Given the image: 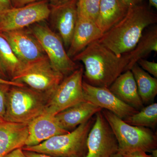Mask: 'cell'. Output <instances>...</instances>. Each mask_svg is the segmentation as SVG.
<instances>
[{
    "instance_id": "5bb4252c",
    "label": "cell",
    "mask_w": 157,
    "mask_h": 157,
    "mask_svg": "<svg viewBox=\"0 0 157 157\" xmlns=\"http://www.w3.org/2000/svg\"><path fill=\"white\" fill-rule=\"evenodd\" d=\"M28 136L25 146L37 145L51 137L69 132L59 125L55 116L44 112L28 125Z\"/></svg>"
},
{
    "instance_id": "d4e9b609",
    "label": "cell",
    "mask_w": 157,
    "mask_h": 157,
    "mask_svg": "<svg viewBox=\"0 0 157 157\" xmlns=\"http://www.w3.org/2000/svg\"><path fill=\"white\" fill-rule=\"evenodd\" d=\"M11 86L9 85L0 83V119L3 121L6 114L8 93Z\"/></svg>"
},
{
    "instance_id": "44dd1931",
    "label": "cell",
    "mask_w": 157,
    "mask_h": 157,
    "mask_svg": "<svg viewBox=\"0 0 157 157\" xmlns=\"http://www.w3.org/2000/svg\"><path fill=\"white\" fill-rule=\"evenodd\" d=\"M143 104L154 100L157 94V79L144 70L137 63L131 69Z\"/></svg>"
},
{
    "instance_id": "8d00e7d4",
    "label": "cell",
    "mask_w": 157,
    "mask_h": 157,
    "mask_svg": "<svg viewBox=\"0 0 157 157\" xmlns=\"http://www.w3.org/2000/svg\"><path fill=\"white\" fill-rule=\"evenodd\" d=\"M111 157H124V156L121 153L118 152L117 153L113 155Z\"/></svg>"
},
{
    "instance_id": "836d02e7",
    "label": "cell",
    "mask_w": 157,
    "mask_h": 157,
    "mask_svg": "<svg viewBox=\"0 0 157 157\" xmlns=\"http://www.w3.org/2000/svg\"><path fill=\"white\" fill-rule=\"evenodd\" d=\"M8 74L6 73V70H5L2 65L0 62V77L4 79H8Z\"/></svg>"
},
{
    "instance_id": "277c9868",
    "label": "cell",
    "mask_w": 157,
    "mask_h": 157,
    "mask_svg": "<svg viewBox=\"0 0 157 157\" xmlns=\"http://www.w3.org/2000/svg\"><path fill=\"white\" fill-rule=\"evenodd\" d=\"M49 98L26 86H11L4 121L28 124L45 112Z\"/></svg>"
},
{
    "instance_id": "d6986e66",
    "label": "cell",
    "mask_w": 157,
    "mask_h": 157,
    "mask_svg": "<svg viewBox=\"0 0 157 157\" xmlns=\"http://www.w3.org/2000/svg\"><path fill=\"white\" fill-rule=\"evenodd\" d=\"M128 10L121 0H101L96 24L104 34L120 21Z\"/></svg>"
},
{
    "instance_id": "ac0fdd59",
    "label": "cell",
    "mask_w": 157,
    "mask_h": 157,
    "mask_svg": "<svg viewBox=\"0 0 157 157\" xmlns=\"http://www.w3.org/2000/svg\"><path fill=\"white\" fill-rule=\"evenodd\" d=\"M118 99L139 111L143 104L138 94L136 82L131 70L121 74L108 88Z\"/></svg>"
},
{
    "instance_id": "30bf717a",
    "label": "cell",
    "mask_w": 157,
    "mask_h": 157,
    "mask_svg": "<svg viewBox=\"0 0 157 157\" xmlns=\"http://www.w3.org/2000/svg\"><path fill=\"white\" fill-rule=\"evenodd\" d=\"M101 111L95 114L88 135L85 157H111L118 152L117 140Z\"/></svg>"
},
{
    "instance_id": "4316f807",
    "label": "cell",
    "mask_w": 157,
    "mask_h": 157,
    "mask_svg": "<svg viewBox=\"0 0 157 157\" xmlns=\"http://www.w3.org/2000/svg\"><path fill=\"white\" fill-rule=\"evenodd\" d=\"M41 1H48V0H13L12 1V5L13 7H18L25 6L26 5L29 3L35 2H39ZM52 1H58L59 0H51Z\"/></svg>"
},
{
    "instance_id": "6da1fadb",
    "label": "cell",
    "mask_w": 157,
    "mask_h": 157,
    "mask_svg": "<svg viewBox=\"0 0 157 157\" xmlns=\"http://www.w3.org/2000/svg\"><path fill=\"white\" fill-rule=\"evenodd\" d=\"M157 21V14L145 5L131 7L125 16L103 34L98 41L121 56L135 48L145 29Z\"/></svg>"
},
{
    "instance_id": "7c38bea8",
    "label": "cell",
    "mask_w": 157,
    "mask_h": 157,
    "mask_svg": "<svg viewBox=\"0 0 157 157\" xmlns=\"http://www.w3.org/2000/svg\"><path fill=\"white\" fill-rule=\"evenodd\" d=\"M9 42L18 59L24 64L46 56L44 49L30 30H16L0 33Z\"/></svg>"
},
{
    "instance_id": "3957f363",
    "label": "cell",
    "mask_w": 157,
    "mask_h": 157,
    "mask_svg": "<svg viewBox=\"0 0 157 157\" xmlns=\"http://www.w3.org/2000/svg\"><path fill=\"white\" fill-rule=\"evenodd\" d=\"M94 121L91 118L71 132L53 136L37 145L24 146L22 149L53 157H85L88 135Z\"/></svg>"
},
{
    "instance_id": "d6a6232c",
    "label": "cell",
    "mask_w": 157,
    "mask_h": 157,
    "mask_svg": "<svg viewBox=\"0 0 157 157\" xmlns=\"http://www.w3.org/2000/svg\"><path fill=\"white\" fill-rule=\"evenodd\" d=\"M0 83L9 85L11 86H25L24 84H22V83L12 81L11 80L4 79V78H1V77H0Z\"/></svg>"
},
{
    "instance_id": "7a4b0ae2",
    "label": "cell",
    "mask_w": 157,
    "mask_h": 157,
    "mask_svg": "<svg viewBox=\"0 0 157 157\" xmlns=\"http://www.w3.org/2000/svg\"><path fill=\"white\" fill-rule=\"evenodd\" d=\"M84 65L83 73L87 83L98 87L109 88L121 74L127 71V54L117 56L98 40L89 44L72 58Z\"/></svg>"
},
{
    "instance_id": "ba28073f",
    "label": "cell",
    "mask_w": 157,
    "mask_h": 157,
    "mask_svg": "<svg viewBox=\"0 0 157 157\" xmlns=\"http://www.w3.org/2000/svg\"><path fill=\"white\" fill-rule=\"evenodd\" d=\"M50 12L48 1L12 7L0 14V33L25 29L42 22L49 18Z\"/></svg>"
},
{
    "instance_id": "7402d4cb",
    "label": "cell",
    "mask_w": 157,
    "mask_h": 157,
    "mask_svg": "<svg viewBox=\"0 0 157 157\" xmlns=\"http://www.w3.org/2000/svg\"><path fill=\"white\" fill-rule=\"evenodd\" d=\"M0 62L11 79L21 70L25 64L18 59L9 42L0 34Z\"/></svg>"
},
{
    "instance_id": "cb8c5ba5",
    "label": "cell",
    "mask_w": 157,
    "mask_h": 157,
    "mask_svg": "<svg viewBox=\"0 0 157 157\" xmlns=\"http://www.w3.org/2000/svg\"><path fill=\"white\" fill-rule=\"evenodd\" d=\"M101 0H77L78 15L95 22L99 13Z\"/></svg>"
},
{
    "instance_id": "4fadbf2b",
    "label": "cell",
    "mask_w": 157,
    "mask_h": 157,
    "mask_svg": "<svg viewBox=\"0 0 157 157\" xmlns=\"http://www.w3.org/2000/svg\"><path fill=\"white\" fill-rule=\"evenodd\" d=\"M50 10L52 23L64 45L69 47L78 19L77 0H59L52 5Z\"/></svg>"
},
{
    "instance_id": "5b68a950",
    "label": "cell",
    "mask_w": 157,
    "mask_h": 157,
    "mask_svg": "<svg viewBox=\"0 0 157 157\" xmlns=\"http://www.w3.org/2000/svg\"><path fill=\"white\" fill-rule=\"evenodd\" d=\"M101 111L117 140L119 152L125 154L136 151L150 152L157 149V135L151 129L129 124L106 109Z\"/></svg>"
},
{
    "instance_id": "8992f818",
    "label": "cell",
    "mask_w": 157,
    "mask_h": 157,
    "mask_svg": "<svg viewBox=\"0 0 157 157\" xmlns=\"http://www.w3.org/2000/svg\"><path fill=\"white\" fill-rule=\"evenodd\" d=\"M64 78L63 75L54 67L46 56L25 64L11 80L24 84L49 98Z\"/></svg>"
},
{
    "instance_id": "e575fe53",
    "label": "cell",
    "mask_w": 157,
    "mask_h": 157,
    "mask_svg": "<svg viewBox=\"0 0 157 157\" xmlns=\"http://www.w3.org/2000/svg\"><path fill=\"white\" fill-rule=\"evenodd\" d=\"M148 1L150 6L157 9V0H148Z\"/></svg>"
},
{
    "instance_id": "9a60e30c",
    "label": "cell",
    "mask_w": 157,
    "mask_h": 157,
    "mask_svg": "<svg viewBox=\"0 0 157 157\" xmlns=\"http://www.w3.org/2000/svg\"><path fill=\"white\" fill-rule=\"evenodd\" d=\"M103 34L95 21L78 15L72 40L67 52L68 56L73 58L91 43L100 39Z\"/></svg>"
},
{
    "instance_id": "f1b7e54d",
    "label": "cell",
    "mask_w": 157,
    "mask_h": 157,
    "mask_svg": "<svg viewBox=\"0 0 157 157\" xmlns=\"http://www.w3.org/2000/svg\"><path fill=\"white\" fill-rule=\"evenodd\" d=\"M124 157H151L150 155L142 151H136L125 154H122Z\"/></svg>"
},
{
    "instance_id": "4dcf8cb0",
    "label": "cell",
    "mask_w": 157,
    "mask_h": 157,
    "mask_svg": "<svg viewBox=\"0 0 157 157\" xmlns=\"http://www.w3.org/2000/svg\"><path fill=\"white\" fill-rule=\"evenodd\" d=\"M128 8L141 4L143 0H121Z\"/></svg>"
},
{
    "instance_id": "2e32d148",
    "label": "cell",
    "mask_w": 157,
    "mask_h": 157,
    "mask_svg": "<svg viewBox=\"0 0 157 157\" xmlns=\"http://www.w3.org/2000/svg\"><path fill=\"white\" fill-rule=\"evenodd\" d=\"M102 110L100 107L85 101L59 113L55 117L61 128L70 132Z\"/></svg>"
},
{
    "instance_id": "ffe728a7",
    "label": "cell",
    "mask_w": 157,
    "mask_h": 157,
    "mask_svg": "<svg viewBox=\"0 0 157 157\" xmlns=\"http://www.w3.org/2000/svg\"><path fill=\"white\" fill-rule=\"evenodd\" d=\"M152 52H157V28L154 26L143 33L142 37L136 46L128 52L127 56L128 63L127 70H131L133 66L140 59L148 56Z\"/></svg>"
},
{
    "instance_id": "484cf974",
    "label": "cell",
    "mask_w": 157,
    "mask_h": 157,
    "mask_svg": "<svg viewBox=\"0 0 157 157\" xmlns=\"http://www.w3.org/2000/svg\"><path fill=\"white\" fill-rule=\"evenodd\" d=\"M137 64L149 74L155 78L157 77V63L155 62L149 61L144 59H140L137 62Z\"/></svg>"
},
{
    "instance_id": "83f0119b",
    "label": "cell",
    "mask_w": 157,
    "mask_h": 157,
    "mask_svg": "<svg viewBox=\"0 0 157 157\" xmlns=\"http://www.w3.org/2000/svg\"><path fill=\"white\" fill-rule=\"evenodd\" d=\"M13 7L12 0H0V14Z\"/></svg>"
},
{
    "instance_id": "8fae6325",
    "label": "cell",
    "mask_w": 157,
    "mask_h": 157,
    "mask_svg": "<svg viewBox=\"0 0 157 157\" xmlns=\"http://www.w3.org/2000/svg\"><path fill=\"white\" fill-rule=\"evenodd\" d=\"M82 89L86 101L90 102L102 109L112 112L122 119L138 111L118 99L108 88L94 86L83 81Z\"/></svg>"
},
{
    "instance_id": "52a82bcc",
    "label": "cell",
    "mask_w": 157,
    "mask_h": 157,
    "mask_svg": "<svg viewBox=\"0 0 157 157\" xmlns=\"http://www.w3.org/2000/svg\"><path fill=\"white\" fill-rule=\"evenodd\" d=\"M42 22L31 25L30 30L42 45L54 67L64 76H68L78 67L68 56L61 37Z\"/></svg>"
},
{
    "instance_id": "d590c367",
    "label": "cell",
    "mask_w": 157,
    "mask_h": 157,
    "mask_svg": "<svg viewBox=\"0 0 157 157\" xmlns=\"http://www.w3.org/2000/svg\"><path fill=\"white\" fill-rule=\"evenodd\" d=\"M151 154L150 155L151 157H157V149L152 150L150 152Z\"/></svg>"
},
{
    "instance_id": "74e56055",
    "label": "cell",
    "mask_w": 157,
    "mask_h": 157,
    "mask_svg": "<svg viewBox=\"0 0 157 157\" xmlns=\"http://www.w3.org/2000/svg\"><path fill=\"white\" fill-rule=\"evenodd\" d=\"M2 121H3V120H2V119H0V122H2Z\"/></svg>"
},
{
    "instance_id": "1f68e13d",
    "label": "cell",
    "mask_w": 157,
    "mask_h": 157,
    "mask_svg": "<svg viewBox=\"0 0 157 157\" xmlns=\"http://www.w3.org/2000/svg\"><path fill=\"white\" fill-rule=\"evenodd\" d=\"M23 151L27 157H53L48 155L38 153L33 151Z\"/></svg>"
},
{
    "instance_id": "9c48e42d",
    "label": "cell",
    "mask_w": 157,
    "mask_h": 157,
    "mask_svg": "<svg viewBox=\"0 0 157 157\" xmlns=\"http://www.w3.org/2000/svg\"><path fill=\"white\" fill-rule=\"evenodd\" d=\"M82 68L78 67L63 78L49 97L45 112L55 116L85 101L82 89Z\"/></svg>"
},
{
    "instance_id": "f35d334b",
    "label": "cell",
    "mask_w": 157,
    "mask_h": 157,
    "mask_svg": "<svg viewBox=\"0 0 157 157\" xmlns=\"http://www.w3.org/2000/svg\"><path fill=\"white\" fill-rule=\"evenodd\" d=\"M12 1H13V0H12Z\"/></svg>"
},
{
    "instance_id": "f546056e",
    "label": "cell",
    "mask_w": 157,
    "mask_h": 157,
    "mask_svg": "<svg viewBox=\"0 0 157 157\" xmlns=\"http://www.w3.org/2000/svg\"><path fill=\"white\" fill-rule=\"evenodd\" d=\"M4 157H27L24 152L22 148L15 149Z\"/></svg>"
},
{
    "instance_id": "603a6c76",
    "label": "cell",
    "mask_w": 157,
    "mask_h": 157,
    "mask_svg": "<svg viewBox=\"0 0 157 157\" xmlns=\"http://www.w3.org/2000/svg\"><path fill=\"white\" fill-rule=\"evenodd\" d=\"M131 125L154 129L157 124V104L152 103L123 119Z\"/></svg>"
},
{
    "instance_id": "e0dca14e",
    "label": "cell",
    "mask_w": 157,
    "mask_h": 157,
    "mask_svg": "<svg viewBox=\"0 0 157 157\" xmlns=\"http://www.w3.org/2000/svg\"><path fill=\"white\" fill-rule=\"evenodd\" d=\"M28 125L5 121L0 122V157L25 146L28 136Z\"/></svg>"
}]
</instances>
